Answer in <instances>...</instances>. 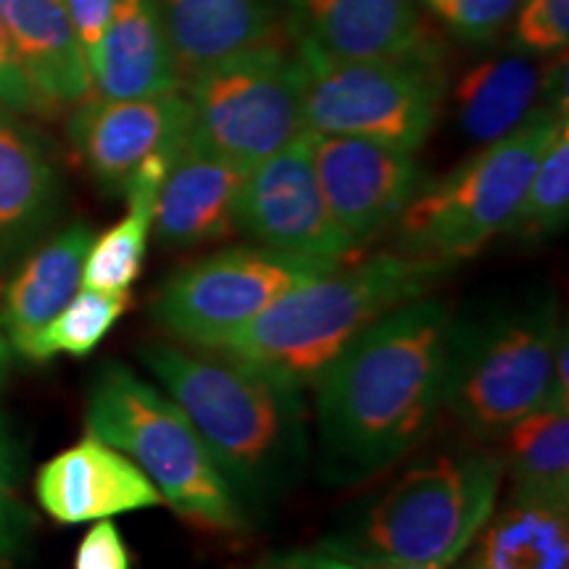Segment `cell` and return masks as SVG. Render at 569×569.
<instances>
[{"mask_svg":"<svg viewBox=\"0 0 569 569\" xmlns=\"http://www.w3.org/2000/svg\"><path fill=\"white\" fill-rule=\"evenodd\" d=\"M338 264L264 246L224 248L167 277L153 298V322L188 348H203L253 322L290 288Z\"/></svg>","mask_w":569,"mask_h":569,"instance_id":"obj_10","label":"cell"},{"mask_svg":"<svg viewBox=\"0 0 569 569\" xmlns=\"http://www.w3.org/2000/svg\"><path fill=\"white\" fill-rule=\"evenodd\" d=\"M92 238L96 234L84 222L69 224L19 261L0 303V325L13 351L51 322L82 288L84 256Z\"/></svg>","mask_w":569,"mask_h":569,"instance_id":"obj_21","label":"cell"},{"mask_svg":"<svg viewBox=\"0 0 569 569\" xmlns=\"http://www.w3.org/2000/svg\"><path fill=\"white\" fill-rule=\"evenodd\" d=\"M551 80L553 71L549 74L525 53L488 59L467 69L453 88L459 130L478 146L507 138L530 117Z\"/></svg>","mask_w":569,"mask_h":569,"instance_id":"obj_23","label":"cell"},{"mask_svg":"<svg viewBox=\"0 0 569 569\" xmlns=\"http://www.w3.org/2000/svg\"><path fill=\"white\" fill-rule=\"evenodd\" d=\"M159 9L182 82L211 63L280 40L274 0H159Z\"/></svg>","mask_w":569,"mask_h":569,"instance_id":"obj_20","label":"cell"},{"mask_svg":"<svg viewBox=\"0 0 569 569\" xmlns=\"http://www.w3.org/2000/svg\"><path fill=\"white\" fill-rule=\"evenodd\" d=\"M0 21L48 113L90 96L88 53L63 0H0Z\"/></svg>","mask_w":569,"mask_h":569,"instance_id":"obj_18","label":"cell"},{"mask_svg":"<svg viewBox=\"0 0 569 569\" xmlns=\"http://www.w3.org/2000/svg\"><path fill=\"white\" fill-rule=\"evenodd\" d=\"M92 90L109 101L156 98L182 88L159 0H117L88 56Z\"/></svg>","mask_w":569,"mask_h":569,"instance_id":"obj_17","label":"cell"},{"mask_svg":"<svg viewBox=\"0 0 569 569\" xmlns=\"http://www.w3.org/2000/svg\"><path fill=\"white\" fill-rule=\"evenodd\" d=\"M182 88L190 106L184 146L240 167H256L306 132L303 63L280 40L211 63Z\"/></svg>","mask_w":569,"mask_h":569,"instance_id":"obj_9","label":"cell"},{"mask_svg":"<svg viewBox=\"0 0 569 569\" xmlns=\"http://www.w3.org/2000/svg\"><path fill=\"white\" fill-rule=\"evenodd\" d=\"M177 153L180 151L156 153L140 163L124 190V219L98 238H92L88 256H84L82 288L103 290V293H127L130 284L138 280L153 230L156 198H159V188Z\"/></svg>","mask_w":569,"mask_h":569,"instance_id":"obj_24","label":"cell"},{"mask_svg":"<svg viewBox=\"0 0 569 569\" xmlns=\"http://www.w3.org/2000/svg\"><path fill=\"white\" fill-rule=\"evenodd\" d=\"M63 3H67L71 21H74V30L80 34L84 53L90 56L92 48L101 40L106 24H109L117 0H63Z\"/></svg>","mask_w":569,"mask_h":569,"instance_id":"obj_33","label":"cell"},{"mask_svg":"<svg viewBox=\"0 0 569 569\" xmlns=\"http://www.w3.org/2000/svg\"><path fill=\"white\" fill-rule=\"evenodd\" d=\"M425 3L448 32L461 40L480 42L507 27L519 0H425Z\"/></svg>","mask_w":569,"mask_h":569,"instance_id":"obj_30","label":"cell"},{"mask_svg":"<svg viewBox=\"0 0 569 569\" xmlns=\"http://www.w3.org/2000/svg\"><path fill=\"white\" fill-rule=\"evenodd\" d=\"M569 0H519L515 9V46L525 56L567 51Z\"/></svg>","mask_w":569,"mask_h":569,"instance_id":"obj_29","label":"cell"},{"mask_svg":"<svg viewBox=\"0 0 569 569\" xmlns=\"http://www.w3.org/2000/svg\"><path fill=\"white\" fill-rule=\"evenodd\" d=\"M309 134L311 163L322 198L356 251H365L396 227L403 209L425 188L415 153L367 138Z\"/></svg>","mask_w":569,"mask_h":569,"instance_id":"obj_12","label":"cell"},{"mask_svg":"<svg viewBox=\"0 0 569 569\" xmlns=\"http://www.w3.org/2000/svg\"><path fill=\"white\" fill-rule=\"evenodd\" d=\"M11 343L0 336V390L6 386V377H9V369H11Z\"/></svg>","mask_w":569,"mask_h":569,"instance_id":"obj_36","label":"cell"},{"mask_svg":"<svg viewBox=\"0 0 569 569\" xmlns=\"http://www.w3.org/2000/svg\"><path fill=\"white\" fill-rule=\"evenodd\" d=\"M259 569H359V567L322 549V551L282 553V557L264 561Z\"/></svg>","mask_w":569,"mask_h":569,"instance_id":"obj_34","label":"cell"},{"mask_svg":"<svg viewBox=\"0 0 569 569\" xmlns=\"http://www.w3.org/2000/svg\"><path fill=\"white\" fill-rule=\"evenodd\" d=\"M188 127L190 106L180 90L132 101L88 96L71 113L69 138L92 180L106 193L124 196L142 161L180 151Z\"/></svg>","mask_w":569,"mask_h":569,"instance_id":"obj_13","label":"cell"},{"mask_svg":"<svg viewBox=\"0 0 569 569\" xmlns=\"http://www.w3.org/2000/svg\"><path fill=\"white\" fill-rule=\"evenodd\" d=\"M0 106L13 113H42L46 117V106L32 90L30 80L21 71L17 56H13L11 40L6 34L3 21H0Z\"/></svg>","mask_w":569,"mask_h":569,"instance_id":"obj_32","label":"cell"},{"mask_svg":"<svg viewBox=\"0 0 569 569\" xmlns=\"http://www.w3.org/2000/svg\"><path fill=\"white\" fill-rule=\"evenodd\" d=\"M561 336L553 298L498 309L478 322L453 319L443 415L472 438H501L546 401Z\"/></svg>","mask_w":569,"mask_h":569,"instance_id":"obj_7","label":"cell"},{"mask_svg":"<svg viewBox=\"0 0 569 569\" xmlns=\"http://www.w3.org/2000/svg\"><path fill=\"white\" fill-rule=\"evenodd\" d=\"M293 27L336 59H393L436 48L417 0H296Z\"/></svg>","mask_w":569,"mask_h":569,"instance_id":"obj_19","label":"cell"},{"mask_svg":"<svg viewBox=\"0 0 569 569\" xmlns=\"http://www.w3.org/2000/svg\"><path fill=\"white\" fill-rule=\"evenodd\" d=\"M84 425L90 436L122 451L182 519L217 532L248 528L246 507L188 415L130 367L111 361L96 375Z\"/></svg>","mask_w":569,"mask_h":569,"instance_id":"obj_5","label":"cell"},{"mask_svg":"<svg viewBox=\"0 0 569 569\" xmlns=\"http://www.w3.org/2000/svg\"><path fill=\"white\" fill-rule=\"evenodd\" d=\"M74 569H132V553L111 519H98L74 553Z\"/></svg>","mask_w":569,"mask_h":569,"instance_id":"obj_31","label":"cell"},{"mask_svg":"<svg viewBox=\"0 0 569 569\" xmlns=\"http://www.w3.org/2000/svg\"><path fill=\"white\" fill-rule=\"evenodd\" d=\"M34 496L61 525L98 522L163 503L153 482L122 451L90 432L40 467Z\"/></svg>","mask_w":569,"mask_h":569,"instance_id":"obj_14","label":"cell"},{"mask_svg":"<svg viewBox=\"0 0 569 569\" xmlns=\"http://www.w3.org/2000/svg\"><path fill=\"white\" fill-rule=\"evenodd\" d=\"M303 63V130L419 151L446 101L438 51L393 59H336L296 34Z\"/></svg>","mask_w":569,"mask_h":569,"instance_id":"obj_8","label":"cell"},{"mask_svg":"<svg viewBox=\"0 0 569 569\" xmlns=\"http://www.w3.org/2000/svg\"><path fill=\"white\" fill-rule=\"evenodd\" d=\"M451 269L396 248L340 261L290 288L253 322L198 351L227 356L306 388L375 319L427 296Z\"/></svg>","mask_w":569,"mask_h":569,"instance_id":"obj_3","label":"cell"},{"mask_svg":"<svg viewBox=\"0 0 569 569\" xmlns=\"http://www.w3.org/2000/svg\"><path fill=\"white\" fill-rule=\"evenodd\" d=\"M569 219V113L553 130L549 146L540 153L528 190L509 219L507 234L540 240L565 230Z\"/></svg>","mask_w":569,"mask_h":569,"instance_id":"obj_27","label":"cell"},{"mask_svg":"<svg viewBox=\"0 0 569 569\" xmlns=\"http://www.w3.org/2000/svg\"><path fill=\"white\" fill-rule=\"evenodd\" d=\"M501 457L453 448L417 459L322 543L356 567L386 561L457 565L496 509Z\"/></svg>","mask_w":569,"mask_h":569,"instance_id":"obj_4","label":"cell"},{"mask_svg":"<svg viewBox=\"0 0 569 569\" xmlns=\"http://www.w3.org/2000/svg\"><path fill=\"white\" fill-rule=\"evenodd\" d=\"M234 224L238 232L272 251L319 261L359 256L327 209L306 132L248 169L234 206Z\"/></svg>","mask_w":569,"mask_h":569,"instance_id":"obj_11","label":"cell"},{"mask_svg":"<svg viewBox=\"0 0 569 569\" xmlns=\"http://www.w3.org/2000/svg\"><path fill=\"white\" fill-rule=\"evenodd\" d=\"M501 438L511 493L569 507V409L540 403Z\"/></svg>","mask_w":569,"mask_h":569,"instance_id":"obj_25","label":"cell"},{"mask_svg":"<svg viewBox=\"0 0 569 569\" xmlns=\"http://www.w3.org/2000/svg\"><path fill=\"white\" fill-rule=\"evenodd\" d=\"M569 507L511 493L457 559V569H569Z\"/></svg>","mask_w":569,"mask_h":569,"instance_id":"obj_22","label":"cell"},{"mask_svg":"<svg viewBox=\"0 0 569 569\" xmlns=\"http://www.w3.org/2000/svg\"><path fill=\"white\" fill-rule=\"evenodd\" d=\"M34 528V519L19 493L17 448L0 427V569H6L21 551Z\"/></svg>","mask_w":569,"mask_h":569,"instance_id":"obj_28","label":"cell"},{"mask_svg":"<svg viewBox=\"0 0 569 569\" xmlns=\"http://www.w3.org/2000/svg\"><path fill=\"white\" fill-rule=\"evenodd\" d=\"M365 569H448L446 565H427V561H386V565H372Z\"/></svg>","mask_w":569,"mask_h":569,"instance_id":"obj_35","label":"cell"},{"mask_svg":"<svg viewBox=\"0 0 569 569\" xmlns=\"http://www.w3.org/2000/svg\"><path fill=\"white\" fill-rule=\"evenodd\" d=\"M140 361L188 415L240 503L288 493L309 459L303 388L198 348L153 343Z\"/></svg>","mask_w":569,"mask_h":569,"instance_id":"obj_2","label":"cell"},{"mask_svg":"<svg viewBox=\"0 0 569 569\" xmlns=\"http://www.w3.org/2000/svg\"><path fill=\"white\" fill-rule=\"evenodd\" d=\"M248 167L182 146L163 177L153 209L161 246L198 248L232 238L234 206Z\"/></svg>","mask_w":569,"mask_h":569,"instance_id":"obj_16","label":"cell"},{"mask_svg":"<svg viewBox=\"0 0 569 569\" xmlns=\"http://www.w3.org/2000/svg\"><path fill=\"white\" fill-rule=\"evenodd\" d=\"M561 117H567V92L536 106L507 138L488 142L446 177L425 184L398 217L396 251L448 267L478 256L507 230Z\"/></svg>","mask_w":569,"mask_h":569,"instance_id":"obj_6","label":"cell"},{"mask_svg":"<svg viewBox=\"0 0 569 569\" xmlns=\"http://www.w3.org/2000/svg\"><path fill=\"white\" fill-rule=\"evenodd\" d=\"M61 209V177L38 130L0 106V274L42 243Z\"/></svg>","mask_w":569,"mask_h":569,"instance_id":"obj_15","label":"cell"},{"mask_svg":"<svg viewBox=\"0 0 569 569\" xmlns=\"http://www.w3.org/2000/svg\"><path fill=\"white\" fill-rule=\"evenodd\" d=\"M453 315L422 296L375 319L315 377L319 472L359 486L407 459L446 407Z\"/></svg>","mask_w":569,"mask_h":569,"instance_id":"obj_1","label":"cell"},{"mask_svg":"<svg viewBox=\"0 0 569 569\" xmlns=\"http://www.w3.org/2000/svg\"><path fill=\"white\" fill-rule=\"evenodd\" d=\"M127 309H130V293L80 288L59 315L27 338L17 351L30 361H48L59 353L90 356Z\"/></svg>","mask_w":569,"mask_h":569,"instance_id":"obj_26","label":"cell"}]
</instances>
